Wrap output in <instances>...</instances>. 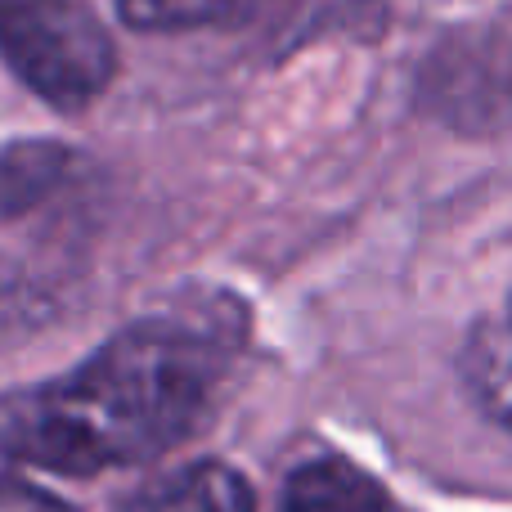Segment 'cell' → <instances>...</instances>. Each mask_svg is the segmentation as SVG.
I'll list each match as a JSON object with an SVG mask.
<instances>
[{
	"mask_svg": "<svg viewBox=\"0 0 512 512\" xmlns=\"http://www.w3.org/2000/svg\"><path fill=\"white\" fill-rule=\"evenodd\" d=\"M243 342L230 301L135 319L77 369L0 396V459L59 477L158 463L212 418Z\"/></svg>",
	"mask_w": 512,
	"mask_h": 512,
	"instance_id": "obj_1",
	"label": "cell"
},
{
	"mask_svg": "<svg viewBox=\"0 0 512 512\" xmlns=\"http://www.w3.org/2000/svg\"><path fill=\"white\" fill-rule=\"evenodd\" d=\"M0 59L59 113L90 108L117 77V41L86 0H0Z\"/></svg>",
	"mask_w": 512,
	"mask_h": 512,
	"instance_id": "obj_2",
	"label": "cell"
},
{
	"mask_svg": "<svg viewBox=\"0 0 512 512\" xmlns=\"http://www.w3.org/2000/svg\"><path fill=\"white\" fill-rule=\"evenodd\" d=\"M117 512H256V486L234 463L198 459L144 481Z\"/></svg>",
	"mask_w": 512,
	"mask_h": 512,
	"instance_id": "obj_3",
	"label": "cell"
},
{
	"mask_svg": "<svg viewBox=\"0 0 512 512\" xmlns=\"http://www.w3.org/2000/svg\"><path fill=\"white\" fill-rule=\"evenodd\" d=\"M459 382L490 423L512 432V297L468 333L459 351Z\"/></svg>",
	"mask_w": 512,
	"mask_h": 512,
	"instance_id": "obj_4",
	"label": "cell"
},
{
	"mask_svg": "<svg viewBox=\"0 0 512 512\" xmlns=\"http://www.w3.org/2000/svg\"><path fill=\"white\" fill-rule=\"evenodd\" d=\"M274 512H400L396 499L351 459H306L288 472Z\"/></svg>",
	"mask_w": 512,
	"mask_h": 512,
	"instance_id": "obj_5",
	"label": "cell"
},
{
	"mask_svg": "<svg viewBox=\"0 0 512 512\" xmlns=\"http://www.w3.org/2000/svg\"><path fill=\"white\" fill-rule=\"evenodd\" d=\"M270 0H113L117 18L135 32H203L248 23Z\"/></svg>",
	"mask_w": 512,
	"mask_h": 512,
	"instance_id": "obj_6",
	"label": "cell"
},
{
	"mask_svg": "<svg viewBox=\"0 0 512 512\" xmlns=\"http://www.w3.org/2000/svg\"><path fill=\"white\" fill-rule=\"evenodd\" d=\"M0 512H77V508L63 504L50 490H41L36 481L0 477Z\"/></svg>",
	"mask_w": 512,
	"mask_h": 512,
	"instance_id": "obj_7",
	"label": "cell"
}]
</instances>
